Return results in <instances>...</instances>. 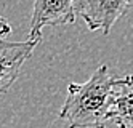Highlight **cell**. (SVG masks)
Instances as JSON below:
<instances>
[{
  "instance_id": "cell-1",
  "label": "cell",
  "mask_w": 133,
  "mask_h": 128,
  "mask_svg": "<svg viewBox=\"0 0 133 128\" xmlns=\"http://www.w3.org/2000/svg\"><path fill=\"white\" fill-rule=\"evenodd\" d=\"M116 77L106 64L99 66L85 83H69L59 119L68 128H106Z\"/></svg>"
},
{
  "instance_id": "cell-2",
  "label": "cell",
  "mask_w": 133,
  "mask_h": 128,
  "mask_svg": "<svg viewBox=\"0 0 133 128\" xmlns=\"http://www.w3.org/2000/svg\"><path fill=\"white\" fill-rule=\"evenodd\" d=\"M75 0H34L29 40L40 42L45 26H69L75 21Z\"/></svg>"
},
{
  "instance_id": "cell-3",
  "label": "cell",
  "mask_w": 133,
  "mask_h": 128,
  "mask_svg": "<svg viewBox=\"0 0 133 128\" xmlns=\"http://www.w3.org/2000/svg\"><path fill=\"white\" fill-rule=\"evenodd\" d=\"M130 0H83L75 10L90 31H101L104 35L111 32L117 19L123 16Z\"/></svg>"
},
{
  "instance_id": "cell-4",
  "label": "cell",
  "mask_w": 133,
  "mask_h": 128,
  "mask_svg": "<svg viewBox=\"0 0 133 128\" xmlns=\"http://www.w3.org/2000/svg\"><path fill=\"white\" fill-rule=\"evenodd\" d=\"M37 42H8L0 37V95H5L19 77L23 64L31 58Z\"/></svg>"
},
{
  "instance_id": "cell-5",
  "label": "cell",
  "mask_w": 133,
  "mask_h": 128,
  "mask_svg": "<svg viewBox=\"0 0 133 128\" xmlns=\"http://www.w3.org/2000/svg\"><path fill=\"white\" fill-rule=\"evenodd\" d=\"M109 120L117 128H133V75L116 77L114 80Z\"/></svg>"
},
{
  "instance_id": "cell-6",
  "label": "cell",
  "mask_w": 133,
  "mask_h": 128,
  "mask_svg": "<svg viewBox=\"0 0 133 128\" xmlns=\"http://www.w3.org/2000/svg\"><path fill=\"white\" fill-rule=\"evenodd\" d=\"M0 27H3V29H6L8 32H11V26L8 24V21H6V19H5L2 15H0Z\"/></svg>"
},
{
  "instance_id": "cell-7",
  "label": "cell",
  "mask_w": 133,
  "mask_h": 128,
  "mask_svg": "<svg viewBox=\"0 0 133 128\" xmlns=\"http://www.w3.org/2000/svg\"><path fill=\"white\" fill-rule=\"evenodd\" d=\"M6 34H10V32H8L6 29H3V27H0V37H2V35H6Z\"/></svg>"
}]
</instances>
